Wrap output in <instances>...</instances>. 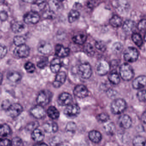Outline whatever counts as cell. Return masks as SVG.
Masks as SVG:
<instances>
[{"mask_svg":"<svg viewBox=\"0 0 146 146\" xmlns=\"http://www.w3.org/2000/svg\"><path fill=\"white\" fill-rule=\"evenodd\" d=\"M119 75L125 81L131 80L134 76V72L131 66L127 63H124L119 68Z\"/></svg>","mask_w":146,"mask_h":146,"instance_id":"1","label":"cell"},{"mask_svg":"<svg viewBox=\"0 0 146 146\" xmlns=\"http://www.w3.org/2000/svg\"><path fill=\"white\" fill-rule=\"evenodd\" d=\"M126 103L122 99H117L114 100L111 105V111L114 114H119L125 110Z\"/></svg>","mask_w":146,"mask_h":146,"instance_id":"2","label":"cell"},{"mask_svg":"<svg viewBox=\"0 0 146 146\" xmlns=\"http://www.w3.org/2000/svg\"><path fill=\"white\" fill-rule=\"evenodd\" d=\"M78 74L82 78L88 79L92 74L91 66L88 63L81 64L78 68Z\"/></svg>","mask_w":146,"mask_h":146,"instance_id":"3","label":"cell"},{"mask_svg":"<svg viewBox=\"0 0 146 146\" xmlns=\"http://www.w3.org/2000/svg\"><path fill=\"white\" fill-rule=\"evenodd\" d=\"M123 56L125 61L129 63H133L137 60L139 56V53L136 48L129 47L125 49L124 52Z\"/></svg>","mask_w":146,"mask_h":146,"instance_id":"4","label":"cell"},{"mask_svg":"<svg viewBox=\"0 0 146 146\" xmlns=\"http://www.w3.org/2000/svg\"><path fill=\"white\" fill-rule=\"evenodd\" d=\"M52 93L48 90H42L39 93L36 102L37 103L41 106H46L47 105L52 99Z\"/></svg>","mask_w":146,"mask_h":146,"instance_id":"5","label":"cell"},{"mask_svg":"<svg viewBox=\"0 0 146 146\" xmlns=\"http://www.w3.org/2000/svg\"><path fill=\"white\" fill-rule=\"evenodd\" d=\"M23 111V107L18 103L11 104L7 109V113L9 117L15 118L19 116Z\"/></svg>","mask_w":146,"mask_h":146,"instance_id":"6","label":"cell"},{"mask_svg":"<svg viewBox=\"0 0 146 146\" xmlns=\"http://www.w3.org/2000/svg\"><path fill=\"white\" fill-rule=\"evenodd\" d=\"M80 112V107L76 104L69 105L64 111L65 115L70 118L76 117L79 114Z\"/></svg>","mask_w":146,"mask_h":146,"instance_id":"7","label":"cell"},{"mask_svg":"<svg viewBox=\"0 0 146 146\" xmlns=\"http://www.w3.org/2000/svg\"><path fill=\"white\" fill-rule=\"evenodd\" d=\"M40 19V15L33 11L26 13L24 17L25 23L28 24H36L39 22Z\"/></svg>","mask_w":146,"mask_h":146,"instance_id":"8","label":"cell"},{"mask_svg":"<svg viewBox=\"0 0 146 146\" xmlns=\"http://www.w3.org/2000/svg\"><path fill=\"white\" fill-rule=\"evenodd\" d=\"M15 56L19 58H26L30 53V48L27 45H22L17 46L13 52Z\"/></svg>","mask_w":146,"mask_h":146,"instance_id":"9","label":"cell"},{"mask_svg":"<svg viewBox=\"0 0 146 146\" xmlns=\"http://www.w3.org/2000/svg\"><path fill=\"white\" fill-rule=\"evenodd\" d=\"M110 69V65L108 62L104 60L100 61L96 66L97 74L101 76H104L107 74Z\"/></svg>","mask_w":146,"mask_h":146,"instance_id":"10","label":"cell"},{"mask_svg":"<svg viewBox=\"0 0 146 146\" xmlns=\"http://www.w3.org/2000/svg\"><path fill=\"white\" fill-rule=\"evenodd\" d=\"M113 7L119 13H124L127 12L129 10V5L127 1H114Z\"/></svg>","mask_w":146,"mask_h":146,"instance_id":"11","label":"cell"},{"mask_svg":"<svg viewBox=\"0 0 146 146\" xmlns=\"http://www.w3.org/2000/svg\"><path fill=\"white\" fill-rule=\"evenodd\" d=\"M74 95L80 99L84 98L88 96L89 91L86 86L84 85H77L73 91Z\"/></svg>","mask_w":146,"mask_h":146,"instance_id":"12","label":"cell"},{"mask_svg":"<svg viewBox=\"0 0 146 146\" xmlns=\"http://www.w3.org/2000/svg\"><path fill=\"white\" fill-rule=\"evenodd\" d=\"M72 97L71 95L68 93H62L59 96L58 99V103L60 106H66L70 105L72 101Z\"/></svg>","mask_w":146,"mask_h":146,"instance_id":"13","label":"cell"},{"mask_svg":"<svg viewBox=\"0 0 146 146\" xmlns=\"http://www.w3.org/2000/svg\"><path fill=\"white\" fill-rule=\"evenodd\" d=\"M118 123L121 128L125 129H129L132 125V120L129 116L124 114L119 118Z\"/></svg>","mask_w":146,"mask_h":146,"instance_id":"14","label":"cell"},{"mask_svg":"<svg viewBox=\"0 0 146 146\" xmlns=\"http://www.w3.org/2000/svg\"><path fill=\"white\" fill-rule=\"evenodd\" d=\"M66 74L64 72H58L55 80L53 83L54 87L55 88H59L61 87L64 83L66 79Z\"/></svg>","mask_w":146,"mask_h":146,"instance_id":"15","label":"cell"},{"mask_svg":"<svg viewBox=\"0 0 146 146\" xmlns=\"http://www.w3.org/2000/svg\"><path fill=\"white\" fill-rule=\"evenodd\" d=\"M31 114L36 119H42L46 116V112L42 106L38 105L31 110Z\"/></svg>","mask_w":146,"mask_h":146,"instance_id":"16","label":"cell"},{"mask_svg":"<svg viewBox=\"0 0 146 146\" xmlns=\"http://www.w3.org/2000/svg\"><path fill=\"white\" fill-rule=\"evenodd\" d=\"M146 76H141L135 78L132 83V87L135 89H141L146 85Z\"/></svg>","mask_w":146,"mask_h":146,"instance_id":"17","label":"cell"},{"mask_svg":"<svg viewBox=\"0 0 146 146\" xmlns=\"http://www.w3.org/2000/svg\"><path fill=\"white\" fill-rule=\"evenodd\" d=\"M55 51V54L59 58L67 57L70 53V50L68 48L65 47L60 44L56 45Z\"/></svg>","mask_w":146,"mask_h":146,"instance_id":"18","label":"cell"},{"mask_svg":"<svg viewBox=\"0 0 146 146\" xmlns=\"http://www.w3.org/2000/svg\"><path fill=\"white\" fill-rule=\"evenodd\" d=\"M52 49V45L46 41H41L38 46V50L42 54H48Z\"/></svg>","mask_w":146,"mask_h":146,"instance_id":"19","label":"cell"},{"mask_svg":"<svg viewBox=\"0 0 146 146\" xmlns=\"http://www.w3.org/2000/svg\"><path fill=\"white\" fill-rule=\"evenodd\" d=\"M43 129L47 133H55L58 131V124L53 121H48L43 124Z\"/></svg>","mask_w":146,"mask_h":146,"instance_id":"20","label":"cell"},{"mask_svg":"<svg viewBox=\"0 0 146 146\" xmlns=\"http://www.w3.org/2000/svg\"><path fill=\"white\" fill-rule=\"evenodd\" d=\"M31 137L35 141L40 142L44 139V134L40 129L36 128L32 131Z\"/></svg>","mask_w":146,"mask_h":146,"instance_id":"21","label":"cell"},{"mask_svg":"<svg viewBox=\"0 0 146 146\" xmlns=\"http://www.w3.org/2000/svg\"><path fill=\"white\" fill-rule=\"evenodd\" d=\"M102 135L99 131L96 130L90 131L89 133V137L91 141L95 143H98L102 140Z\"/></svg>","mask_w":146,"mask_h":146,"instance_id":"22","label":"cell"},{"mask_svg":"<svg viewBox=\"0 0 146 146\" xmlns=\"http://www.w3.org/2000/svg\"><path fill=\"white\" fill-rule=\"evenodd\" d=\"M61 67V61L59 58H54L52 60L50 64V69L53 73L59 72Z\"/></svg>","mask_w":146,"mask_h":146,"instance_id":"23","label":"cell"},{"mask_svg":"<svg viewBox=\"0 0 146 146\" xmlns=\"http://www.w3.org/2000/svg\"><path fill=\"white\" fill-rule=\"evenodd\" d=\"M108 80L113 84L117 85L120 82L119 75L116 71L113 70L109 73L108 76Z\"/></svg>","mask_w":146,"mask_h":146,"instance_id":"24","label":"cell"},{"mask_svg":"<svg viewBox=\"0 0 146 146\" xmlns=\"http://www.w3.org/2000/svg\"><path fill=\"white\" fill-rule=\"evenodd\" d=\"M25 28V25L22 22H15L12 25V30L14 33H20L23 32Z\"/></svg>","mask_w":146,"mask_h":146,"instance_id":"25","label":"cell"},{"mask_svg":"<svg viewBox=\"0 0 146 146\" xmlns=\"http://www.w3.org/2000/svg\"><path fill=\"white\" fill-rule=\"evenodd\" d=\"M7 78L11 82H18L21 80L22 76L17 72L11 71L7 74Z\"/></svg>","mask_w":146,"mask_h":146,"instance_id":"26","label":"cell"},{"mask_svg":"<svg viewBox=\"0 0 146 146\" xmlns=\"http://www.w3.org/2000/svg\"><path fill=\"white\" fill-rule=\"evenodd\" d=\"M135 25V23L131 20H127L123 23L122 29L125 32L129 33L133 30Z\"/></svg>","mask_w":146,"mask_h":146,"instance_id":"27","label":"cell"},{"mask_svg":"<svg viewBox=\"0 0 146 146\" xmlns=\"http://www.w3.org/2000/svg\"><path fill=\"white\" fill-rule=\"evenodd\" d=\"M122 18L118 15H115L113 16L109 21L110 25L114 28L120 27L122 25L123 22Z\"/></svg>","mask_w":146,"mask_h":146,"instance_id":"28","label":"cell"},{"mask_svg":"<svg viewBox=\"0 0 146 146\" xmlns=\"http://www.w3.org/2000/svg\"><path fill=\"white\" fill-rule=\"evenodd\" d=\"M47 113L49 117L51 118L52 119H57L59 117V112L55 107L52 106L49 107L48 109Z\"/></svg>","mask_w":146,"mask_h":146,"instance_id":"29","label":"cell"},{"mask_svg":"<svg viewBox=\"0 0 146 146\" xmlns=\"http://www.w3.org/2000/svg\"><path fill=\"white\" fill-rule=\"evenodd\" d=\"M32 5V9L33 11L37 13L38 11L43 10L46 6V1H34Z\"/></svg>","mask_w":146,"mask_h":146,"instance_id":"30","label":"cell"},{"mask_svg":"<svg viewBox=\"0 0 146 146\" xmlns=\"http://www.w3.org/2000/svg\"><path fill=\"white\" fill-rule=\"evenodd\" d=\"M73 42L78 45H83L87 40V36L84 34H80L74 36L72 37Z\"/></svg>","mask_w":146,"mask_h":146,"instance_id":"31","label":"cell"},{"mask_svg":"<svg viewBox=\"0 0 146 146\" xmlns=\"http://www.w3.org/2000/svg\"><path fill=\"white\" fill-rule=\"evenodd\" d=\"M11 133V129L9 125L6 124L0 125V136H7Z\"/></svg>","mask_w":146,"mask_h":146,"instance_id":"32","label":"cell"},{"mask_svg":"<svg viewBox=\"0 0 146 146\" xmlns=\"http://www.w3.org/2000/svg\"><path fill=\"white\" fill-rule=\"evenodd\" d=\"M80 14L79 12L76 10H72L68 15V21L70 23H73L76 22L79 18Z\"/></svg>","mask_w":146,"mask_h":146,"instance_id":"33","label":"cell"},{"mask_svg":"<svg viewBox=\"0 0 146 146\" xmlns=\"http://www.w3.org/2000/svg\"><path fill=\"white\" fill-rule=\"evenodd\" d=\"M131 39L133 42L138 47H141L143 44V40L141 36L137 33L133 34L131 36Z\"/></svg>","mask_w":146,"mask_h":146,"instance_id":"34","label":"cell"},{"mask_svg":"<svg viewBox=\"0 0 146 146\" xmlns=\"http://www.w3.org/2000/svg\"><path fill=\"white\" fill-rule=\"evenodd\" d=\"M145 138L141 136L135 137L133 140V144L134 146H145Z\"/></svg>","mask_w":146,"mask_h":146,"instance_id":"35","label":"cell"},{"mask_svg":"<svg viewBox=\"0 0 146 146\" xmlns=\"http://www.w3.org/2000/svg\"><path fill=\"white\" fill-rule=\"evenodd\" d=\"M123 44L119 42H116L113 45L111 50L115 54H119L123 51Z\"/></svg>","mask_w":146,"mask_h":146,"instance_id":"36","label":"cell"},{"mask_svg":"<svg viewBox=\"0 0 146 146\" xmlns=\"http://www.w3.org/2000/svg\"><path fill=\"white\" fill-rule=\"evenodd\" d=\"M84 51L88 56L90 57H92L94 54L95 51L94 48L90 43H87L84 46Z\"/></svg>","mask_w":146,"mask_h":146,"instance_id":"37","label":"cell"},{"mask_svg":"<svg viewBox=\"0 0 146 146\" xmlns=\"http://www.w3.org/2000/svg\"><path fill=\"white\" fill-rule=\"evenodd\" d=\"M25 41V38L21 36H17L13 38V42L17 46L24 45Z\"/></svg>","mask_w":146,"mask_h":146,"instance_id":"38","label":"cell"},{"mask_svg":"<svg viewBox=\"0 0 146 146\" xmlns=\"http://www.w3.org/2000/svg\"><path fill=\"white\" fill-rule=\"evenodd\" d=\"M51 11H52L54 12L55 11H58L61 8V5L59 1H50L49 3Z\"/></svg>","mask_w":146,"mask_h":146,"instance_id":"39","label":"cell"},{"mask_svg":"<svg viewBox=\"0 0 146 146\" xmlns=\"http://www.w3.org/2000/svg\"><path fill=\"white\" fill-rule=\"evenodd\" d=\"M115 125L112 123H110L108 124L105 127V130L106 132L109 135H112L114 133L115 131Z\"/></svg>","mask_w":146,"mask_h":146,"instance_id":"40","label":"cell"},{"mask_svg":"<svg viewBox=\"0 0 146 146\" xmlns=\"http://www.w3.org/2000/svg\"><path fill=\"white\" fill-rule=\"evenodd\" d=\"M76 125L75 123L73 122H70L67 124L66 129L68 132L73 133L76 131Z\"/></svg>","mask_w":146,"mask_h":146,"instance_id":"41","label":"cell"},{"mask_svg":"<svg viewBox=\"0 0 146 146\" xmlns=\"http://www.w3.org/2000/svg\"><path fill=\"white\" fill-rule=\"evenodd\" d=\"M95 46L96 48L101 52H105L106 49V45L104 42L102 41H96Z\"/></svg>","mask_w":146,"mask_h":146,"instance_id":"42","label":"cell"},{"mask_svg":"<svg viewBox=\"0 0 146 146\" xmlns=\"http://www.w3.org/2000/svg\"><path fill=\"white\" fill-rule=\"evenodd\" d=\"M97 119L99 122L105 123L109 120V116L107 113H101L97 116Z\"/></svg>","mask_w":146,"mask_h":146,"instance_id":"43","label":"cell"},{"mask_svg":"<svg viewBox=\"0 0 146 146\" xmlns=\"http://www.w3.org/2000/svg\"><path fill=\"white\" fill-rule=\"evenodd\" d=\"M48 63V59L46 57H43L37 63V66L41 69H43L47 65Z\"/></svg>","mask_w":146,"mask_h":146,"instance_id":"44","label":"cell"},{"mask_svg":"<svg viewBox=\"0 0 146 146\" xmlns=\"http://www.w3.org/2000/svg\"><path fill=\"white\" fill-rule=\"evenodd\" d=\"M25 70L29 73H32L35 72V65L30 62H28L25 64Z\"/></svg>","mask_w":146,"mask_h":146,"instance_id":"45","label":"cell"},{"mask_svg":"<svg viewBox=\"0 0 146 146\" xmlns=\"http://www.w3.org/2000/svg\"><path fill=\"white\" fill-rule=\"evenodd\" d=\"M137 99L141 102H145L146 101V90H145L138 91L137 94Z\"/></svg>","mask_w":146,"mask_h":146,"instance_id":"46","label":"cell"},{"mask_svg":"<svg viewBox=\"0 0 146 146\" xmlns=\"http://www.w3.org/2000/svg\"><path fill=\"white\" fill-rule=\"evenodd\" d=\"M7 52V49L6 47L2 44H0V59L4 58Z\"/></svg>","mask_w":146,"mask_h":146,"instance_id":"47","label":"cell"},{"mask_svg":"<svg viewBox=\"0 0 146 146\" xmlns=\"http://www.w3.org/2000/svg\"><path fill=\"white\" fill-rule=\"evenodd\" d=\"M137 29L140 31H145L146 29V20L142 19L140 21L137 25Z\"/></svg>","mask_w":146,"mask_h":146,"instance_id":"48","label":"cell"},{"mask_svg":"<svg viewBox=\"0 0 146 146\" xmlns=\"http://www.w3.org/2000/svg\"><path fill=\"white\" fill-rule=\"evenodd\" d=\"M0 146H12V143L9 139L0 138Z\"/></svg>","mask_w":146,"mask_h":146,"instance_id":"49","label":"cell"},{"mask_svg":"<svg viewBox=\"0 0 146 146\" xmlns=\"http://www.w3.org/2000/svg\"><path fill=\"white\" fill-rule=\"evenodd\" d=\"M55 13L52 11H47L43 14V17L46 19H52L55 16Z\"/></svg>","mask_w":146,"mask_h":146,"instance_id":"50","label":"cell"},{"mask_svg":"<svg viewBox=\"0 0 146 146\" xmlns=\"http://www.w3.org/2000/svg\"><path fill=\"white\" fill-rule=\"evenodd\" d=\"M12 144H14L16 146H22L23 141L21 138L18 137H15L13 140Z\"/></svg>","mask_w":146,"mask_h":146,"instance_id":"51","label":"cell"},{"mask_svg":"<svg viewBox=\"0 0 146 146\" xmlns=\"http://www.w3.org/2000/svg\"><path fill=\"white\" fill-rule=\"evenodd\" d=\"M8 14L5 11H0V20L2 21H5L8 18Z\"/></svg>","mask_w":146,"mask_h":146,"instance_id":"52","label":"cell"},{"mask_svg":"<svg viewBox=\"0 0 146 146\" xmlns=\"http://www.w3.org/2000/svg\"><path fill=\"white\" fill-rule=\"evenodd\" d=\"M59 143V139L58 137H54L51 139L50 144L52 146H58Z\"/></svg>","mask_w":146,"mask_h":146,"instance_id":"53","label":"cell"},{"mask_svg":"<svg viewBox=\"0 0 146 146\" xmlns=\"http://www.w3.org/2000/svg\"><path fill=\"white\" fill-rule=\"evenodd\" d=\"M38 125H39V123L37 122H34V123H31L28 126V130L33 129L34 130L35 129L37 128Z\"/></svg>","mask_w":146,"mask_h":146,"instance_id":"54","label":"cell"},{"mask_svg":"<svg viewBox=\"0 0 146 146\" xmlns=\"http://www.w3.org/2000/svg\"><path fill=\"white\" fill-rule=\"evenodd\" d=\"M107 94L108 96L111 97L113 96H115L116 94L115 90H108Z\"/></svg>","mask_w":146,"mask_h":146,"instance_id":"55","label":"cell"},{"mask_svg":"<svg viewBox=\"0 0 146 146\" xmlns=\"http://www.w3.org/2000/svg\"><path fill=\"white\" fill-rule=\"evenodd\" d=\"M11 105V104H10L9 101H5L2 104V106H3V108H6L7 110Z\"/></svg>","mask_w":146,"mask_h":146,"instance_id":"56","label":"cell"},{"mask_svg":"<svg viewBox=\"0 0 146 146\" xmlns=\"http://www.w3.org/2000/svg\"><path fill=\"white\" fill-rule=\"evenodd\" d=\"M146 112L144 111L142 116V120L144 123H146Z\"/></svg>","mask_w":146,"mask_h":146,"instance_id":"57","label":"cell"},{"mask_svg":"<svg viewBox=\"0 0 146 146\" xmlns=\"http://www.w3.org/2000/svg\"><path fill=\"white\" fill-rule=\"evenodd\" d=\"M34 146H48V145L45 143H38L35 144Z\"/></svg>","mask_w":146,"mask_h":146,"instance_id":"58","label":"cell"},{"mask_svg":"<svg viewBox=\"0 0 146 146\" xmlns=\"http://www.w3.org/2000/svg\"><path fill=\"white\" fill-rule=\"evenodd\" d=\"M3 76L2 73L0 72V85L2 84V81H3Z\"/></svg>","mask_w":146,"mask_h":146,"instance_id":"59","label":"cell"},{"mask_svg":"<svg viewBox=\"0 0 146 146\" xmlns=\"http://www.w3.org/2000/svg\"><path fill=\"white\" fill-rule=\"evenodd\" d=\"M58 146H70V145H67V144H61V145H59Z\"/></svg>","mask_w":146,"mask_h":146,"instance_id":"60","label":"cell"},{"mask_svg":"<svg viewBox=\"0 0 146 146\" xmlns=\"http://www.w3.org/2000/svg\"><path fill=\"white\" fill-rule=\"evenodd\" d=\"M4 2H5V1H0V5L4 4Z\"/></svg>","mask_w":146,"mask_h":146,"instance_id":"61","label":"cell"}]
</instances>
